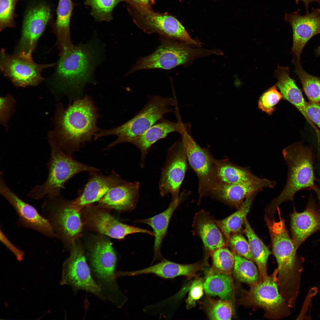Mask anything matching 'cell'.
<instances>
[{
  "instance_id": "d6a6232c",
  "label": "cell",
  "mask_w": 320,
  "mask_h": 320,
  "mask_svg": "<svg viewBox=\"0 0 320 320\" xmlns=\"http://www.w3.org/2000/svg\"><path fill=\"white\" fill-rule=\"evenodd\" d=\"M294 72L300 79L303 90L309 100L320 105V77L312 75L303 68L300 59L294 56Z\"/></svg>"
},
{
  "instance_id": "d6986e66",
  "label": "cell",
  "mask_w": 320,
  "mask_h": 320,
  "mask_svg": "<svg viewBox=\"0 0 320 320\" xmlns=\"http://www.w3.org/2000/svg\"><path fill=\"white\" fill-rule=\"evenodd\" d=\"M276 184L275 181L259 177L246 183L220 185L210 194L238 209L251 194L264 188H273Z\"/></svg>"
},
{
  "instance_id": "74e56055",
  "label": "cell",
  "mask_w": 320,
  "mask_h": 320,
  "mask_svg": "<svg viewBox=\"0 0 320 320\" xmlns=\"http://www.w3.org/2000/svg\"><path fill=\"white\" fill-rule=\"evenodd\" d=\"M277 87L275 85L268 89L261 95L258 101L259 108L269 115L274 111L276 105L283 98Z\"/></svg>"
},
{
  "instance_id": "ffe728a7",
  "label": "cell",
  "mask_w": 320,
  "mask_h": 320,
  "mask_svg": "<svg viewBox=\"0 0 320 320\" xmlns=\"http://www.w3.org/2000/svg\"><path fill=\"white\" fill-rule=\"evenodd\" d=\"M290 219L292 239L297 249L310 235L320 230V211L313 199L303 212L294 211Z\"/></svg>"
},
{
  "instance_id": "f546056e",
  "label": "cell",
  "mask_w": 320,
  "mask_h": 320,
  "mask_svg": "<svg viewBox=\"0 0 320 320\" xmlns=\"http://www.w3.org/2000/svg\"><path fill=\"white\" fill-rule=\"evenodd\" d=\"M204 288L208 295L217 296L223 300H231L233 285L230 275L210 269L204 282Z\"/></svg>"
},
{
  "instance_id": "bcb514c9",
  "label": "cell",
  "mask_w": 320,
  "mask_h": 320,
  "mask_svg": "<svg viewBox=\"0 0 320 320\" xmlns=\"http://www.w3.org/2000/svg\"><path fill=\"white\" fill-rule=\"evenodd\" d=\"M296 3H299V2L300 1H302L304 4L306 11H308L309 5L310 3L313 2H316L318 3L320 0H295Z\"/></svg>"
},
{
  "instance_id": "7a4b0ae2",
  "label": "cell",
  "mask_w": 320,
  "mask_h": 320,
  "mask_svg": "<svg viewBox=\"0 0 320 320\" xmlns=\"http://www.w3.org/2000/svg\"><path fill=\"white\" fill-rule=\"evenodd\" d=\"M104 45L93 38L88 42L71 46L59 53L54 75L57 87L79 95L87 84L94 81V72L103 59Z\"/></svg>"
},
{
  "instance_id": "f6af8a7d",
  "label": "cell",
  "mask_w": 320,
  "mask_h": 320,
  "mask_svg": "<svg viewBox=\"0 0 320 320\" xmlns=\"http://www.w3.org/2000/svg\"><path fill=\"white\" fill-rule=\"evenodd\" d=\"M132 1L142 7L147 8L148 7L151 3V0H125Z\"/></svg>"
},
{
  "instance_id": "ee69618b",
  "label": "cell",
  "mask_w": 320,
  "mask_h": 320,
  "mask_svg": "<svg viewBox=\"0 0 320 320\" xmlns=\"http://www.w3.org/2000/svg\"><path fill=\"white\" fill-rule=\"evenodd\" d=\"M9 97H3L1 98V114H2V120L3 122L7 119L9 115L11 105L9 104L10 101Z\"/></svg>"
},
{
  "instance_id": "60d3db41",
  "label": "cell",
  "mask_w": 320,
  "mask_h": 320,
  "mask_svg": "<svg viewBox=\"0 0 320 320\" xmlns=\"http://www.w3.org/2000/svg\"><path fill=\"white\" fill-rule=\"evenodd\" d=\"M204 282L203 279L200 278L196 279L192 282L186 301L187 309L194 307L196 301L202 296L204 290Z\"/></svg>"
},
{
  "instance_id": "2e32d148",
  "label": "cell",
  "mask_w": 320,
  "mask_h": 320,
  "mask_svg": "<svg viewBox=\"0 0 320 320\" xmlns=\"http://www.w3.org/2000/svg\"><path fill=\"white\" fill-rule=\"evenodd\" d=\"M305 15L300 14V9L286 14L285 20L291 25L293 31L292 53L300 58L302 50L308 41L313 36L320 34V8L311 9Z\"/></svg>"
},
{
  "instance_id": "681fc988",
  "label": "cell",
  "mask_w": 320,
  "mask_h": 320,
  "mask_svg": "<svg viewBox=\"0 0 320 320\" xmlns=\"http://www.w3.org/2000/svg\"><path fill=\"white\" fill-rule=\"evenodd\" d=\"M318 142V152L320 154V135L317 136Z\"/></svg>"
},
{
  "instance_id": "4dcf8cb0",
  "label": "cell",
  "mask_w": 320,
  "mask_h": 320,
  "mask_svg": "<svg viewBox=\"0 0 320 320\" xmlns=\"http://www.w3.org/2000/svg\"><path fill=\"white\" fill-rule=\"evenodd\" d=\"M244 225V232L248 240L252 255L257 265L260 278H265L268 276L267 263L271 252L255 234L247 218L245 220Z\"/></svg>"
},
{
  "instance_id": "7dc6e473",
  "label": "cell",
  "mask_w": 320,
  "mask_h": 320,
  "mask_svg": "<svg viewBox=\"0 0 320 320\" xmlns=\"http://www.w3.org/2000/svg\"><path fill=\"white\" fill-rule=\"evenodd\" d=\"M316 180L320 184V180L317 179ZM314 191L316 192L317 195V197L319 199L320 204V187H319L316 186Z\"/></svg>"
},
{
  "instance_id": "5bb4252c",
  "label": "cell",
  "mask_w": 320,
  "mask_h": 320,
  "mask_svg": "<svg viewBox=\"0 0 320 320\" xmlns=\"http://www.w3.org/2000/svg\"><path fill=\"white\" fill-rule=\"evenodd\" d=\"M0 193L13 207L20 226L34 230L51 238H56L49 222L33 206L26 202L7 185L2 172L0 175Z\"/></svg>"
},
{
  "instance_id": "8992f818",
  "label": "cell",
  "mask_w": 320,
  "mask_h": 320,
  "mask_svg": "<svg viewBox=\"0 0 320 320\" xmlns=\"http://www.w3.org/2000/svg\"><path fill=\"white\" fill-rule=\"evenodd\" d=\"M99 169L76 161L57 148L50 146L47 178L42 184L34 186L27 196L36 200L60 196L65 184L75 175Z\"/></svg>"
},
{
  "instance_id": "277c9868",
  "label": "cell",
  "mask_w": 320,
  "mask_h": 320,
  "mask_svg": "<svg viewBox=\"0 0 320 320\" xmlns=\"http://www.w3.org/2000/svg\"><path fill=\"white\" fill-rule=\"evenodd\" d=\"M176 104L172 98L159 95L149 97L144 106L132 118L116 127L100 129L95 134L94 139L111 135L116 136V139L107 146L106 149L119 144L128 143L163 119L165 114L172 111L174 109L172 107Z\"/></svg>"
},
{
  "instance_id": "d4e9b609",
  "label": "cell",
  "mask_w": 320,
  "mask_h": 320,
  "mask_svg": "<svg viewBox=\"0 0 320 320\" xmlns=\"http://www.w3.org/2000/svg\"><path fill=\"white\" fill-rule=\"evenodd\" d=\"M190 193L187 190L184 191L177 199L172 201L168 208L161 213L149 218L135 221L137 223L147 224L151 226L153 230L155 237L154 260L161 258L160 250L161 245L166 235L171 218L177 208L186 198Z\"/></svg>"
},
{
  "instance_id": "f1b7e54d",
  "label": "cell",
  "mask_w": 320,
  "mask_h": 320,
  "mask_svg": "<svg viewBox=\"0 0 320 320\" xmlns=\"http://www.w3.org/2000/svg\"><path fill=\"white\" fill-rule=\"evenodd\" d=\"M216 177L219 185L243 184L250 182L259 177L249 168L240 167L223 160L215 159Z\"/></svg>"
},
{
  "instance_id": "e0dca14e",
  "label": "cell",
  "mask_w": 320,
  "mask_h": 320,
  "mask_svg": "<svg viewBox=\"0 0 320 320\" xmlns=\"http://www.w3.org/2000/svg\"><path fill=\"white\" fill-rule=\"evenodd\" d=\"M140 184L122 178L111 188L99 201L102 207L121 211H129L135 208L139 198Z\"/></svg>"
},
{
  "instance_id": "d590c367",
  "label": "cell",
  "mask_w": 320,
  "mask_h": 320,
  "mask_svg": "<svg viewBox=\"0 0 320 320\" xmlns=\"http://www.w3.org/2000/svg\"><path fill=\"white\" fill-rule=\"evenodd\" d=\"M122 0H84L91 9L90 14L97 21L109 22L113 19L115 7Z\"/></svg>"
},
{
  "instance_id": "484cf974",
  "label": "cell",
  "mask_w": 320,
  "mask_h": 320,
  "mask_svg": "<svg viewBox=\"0 0 320 320\" xmlns=\"http://www.w3.org/2000/svg\"><path fill=\"white\" fill-rule=\"evenodd\" d=\"M206 260L190 264H182L163 259L148 267L128 271L127 274L129 276H133L152 273L165 279H172L181 276L190 278L195 276L197 272L202 270L206 265Z\"/></svg>"
},
{
  "instance_id": "6da1fadb",
  "label": "cell",
  "mask_w": 320,
  "mask_h": 320,
  "mask_svg": "<svg viewBox=\"0 0 320 320\" xmlns=\"http://www.w3.org/2000/svg\"><path fill=\"white\" fill-rule=\"evenodd\" d=\"M55 133L49 135L50 146L72 156L81 146L90 142L100 129L97 125L99 115L91 98L85 95L77 98L66 108L60 109Z\"/></svg>"
},
{
  "instance_id": "c3c4849f",
  "label": "cell",
  "mask_w": 320,
  "mask_h": 320,
  "mask_svg": "<svg viewBox=\"0 0 320 320\" xmlns=\"http://www.w3.org/2000/svg\"><path fill=\"white\" fill-rule=\"evenodd\" d=\"M315 53L317 55H320V45L316 49Z\"/></svg>"
},
{
  "instance_id": "8fae6325",
  "label": "cell",
  "mask_w": 320,
  "mask_h": 320,
  "mask_svg": "<svg viewBox=\"0 0 320 320\" xmlns=\"http://www.w3.org/2000/svg\"><path fill=\"white\" fill-rule=\"evenodd\" d=\"M32 55L18 53L10 54L2 49L0 57L1 72L16 86L38 84L44 79L41 75L42 71L56 64L37 63L33 61Z\"/></svg>"
},
{
  "instance_id": "9c48e42d",
  "label": "cell",
  "mask_w": 320,
  "mask_h": 320,
  "mask_svg": "<svg viewBox=\"0 0 320 320\" xmlns=\"http://www.w3.org/2000/svg\"><path fill=\"white\" fill-rule=\"evenodd\" d=\"M179 133L187 161L198 179L200 200L204 196L210 194L219 185L215 172V158L207 150L201 148L194 140L189 123L184 124Z\"/></svg>"
},
{
  "instance_id": "4316f807",
  "label": "cell",
  "mask_w": 320,
  "mask_h": 320,
  "mask_svg": "<svg viewBox=\"0 0 320 320\" xmlns=\"http://www.w3.org/2000/svg\"><path fill=\"white\" fill-rule=\"evenodd\" d=\"M275 76L277 79L276 85L279 89L283 98L295 106L313 126V123L306 112V101L295 81L290 77L289 67L278 66L275 71Z\"/></svg>"
},
{
  "instance_id": "7c38bea8",
  "label": "cell",
  "mask_w": 320,
  "mask_h": 320,
  "mask_svg": "<svg viewBox=\"0 0 320 320\" xmlns=\"http://www.w3.org/2000/svg\"><path fill=\"white\" fill-rule=\"evenodd\" d=\"M61 284L70 286L74 292L84 290L106 300L100 286L93 278L84 252L79 247H73L64 263Z\"/></svg>"
},
{
  "instance_id": "cb8c5ba5",
  "label": "cell",
  "mask_w": 320,
  "mask_h": 320,
  "mask_svg": "<svg viewBox=\"0 0 320 320\" xmlns=\"http://www.w3.org/2000/svg\"><path fill=\"white\" fill-rule=\"evenodd\" d=\"M88 222L91 226L100 233L118 239H123L128 234L136 233H145L154 236L153 232L121 223L103 211H96L91 213L88 217Z\"/></svg>"
},
{
  "instance_id": "8d00e7d4",
  "label": "cell",
  "mask_w": 320,
  "mask_h": 320,
  "mask_svg": "<svg viewBox=\"0 0 320 320\" xmlns=\"http://www.w3.org/2000/svg\"><path fill=\"white\" fill-rule=\"evenodd\" d=\"M211 254L212 266L210 269L231 276L235 262L233 253L224 247L216 250Z\"/></svg>"
},
{
  "instance_id": "b9f144b4",
  "label": "cell",
  "mask_w": 320,
  "mask_h": 320,
  "mask_svg": "<svg viewBox=\"0 0 320 320\" xmlns=\"http://www.w3.org/2000/svg\"><path fill=\"white\" fill-rule=\"evenodd\" d=\"M305 108L310 119L320 129V105L309 100L306 101Z\"/></svg>"
},
{
  "instance_id": "3957f363",
  "label": "cell",
  "mask_w": 320,
  "mask_h": 320,
  "mask_svg": "<svg viewBox=\"0 0 320 320\" xmlns=\"http://www.w3.org/2000/svg\"><path fill=\"white\" fill-rule=\"evenodd\" d=\"M282 154L288 168L287 179L281 192L268 205V212L272 214L282 203L292 201L298 191L305 189L314 191L316 186L311 147L300 141L284 148Z\"/></svg>"
},
{
  "instance_id": "603a6c76",
  "label": "cell",
  "mask_w": 320,
  "mask_h": 320,
  "mask_svg": "<svg viewBox=\"0 0 320 320\" xmlns=\"http://www.w3.org/2000/svg\"><path fill=\"white\" fill-rule=\"evenodd\" d=\"M193 232L201 239L207 252L211 254L225 247L222 232L216 220L208 212L202 210L195 215L192 224Z\"/></svg>"
},
{
  "instance_id": "5b68a950",
  "label": "cell",
  "mask_w": 320,
  "mask_h": 320,
  "mask_svg": "<svg viewBox=\"0 0 320 320\" xmlns=\"http://www.w3.org/2000/svg\"><path fill=\"white\" fill-rule=\"evenodd\" d=\"M117 257L111 243L100 239L91 249L88 264L94 279L101 289L106 300L116 307L121 305L126 298L116 282L119 272L116 270Z\"/></svg>"
},
{
  "instance_id": "4fadbf2b",
  "label": "cell",
  "mask_w": 320,
  "mask_h": 320,
  "mask_svg": "<svg viewBox=\"0 0 320 320\" xmlns=\"http://www.w3.org/2000/svg\"><path fill=\"white\" fill-rule=\"evenodd\" d=\"M187 161L185 151L180 139L168 149L161 169L159 188L162 196L170 193L172 201L177 199L187 170Z\"/></svg>"
},
{
  "instance_id": "9a60e30c",
  "label": "cell",
  "mask_w": 320,
  "mask_h": 320,
  "mask_svg": "<svg viewBox=\"0 0 320 320\" xmlns=\"http://www.w3.org/2000/svg\"><path fill=\"white\" fill-rule=\"evenodd\" d=\"M51 15L50 8L44 3L35 5L27 11L23 18L21 37L15 53L32 55Z\"/></svg>"
},
{
  "instance_id": "7402d4cb",
  "label": "cell",
  "mask_w": 320,
  "mask_h": 320,
  "mask_svg": "<svg viewBox=\"0 0 320 320\" xmlns=\"http://www.w3.org/2000/svg\"><path fill=\"white\" fill-rule=\"evenodd\" d=\"M177 122L161 119L140 135L130 140V143L137 147L141 154L140 165L143 168L145 165L146 156L151 147L156 141L165 137L169 134L179 133L183 125L181 119Z\"/></svg>"
},
{
  "instance_id": "1f68e13d",
  "label": "cell",
  "mask_w": 320,
  "mask_h": 320,
  "mask_svg": "<svg viewBox=\"0 0 320 320\" xmlns=\"http://www.w3.org/2000/svg\"><path fill=\"white\" fill-rule=\"evenodd\" d=\"M256 193L247 197L236 212L223 219L216 220L227 240L232 234L238 233L241 229Z\"/></svg>"
},
{
  "instance_id": "30bf717a",
  "label": "cell",
  "mask_w": 320,
  "mask_h": 320,
  "mask_svg": "<svg viewBox=\"0 0 320 320\" xmlns=\"http://www.w3.org/2000/svg\"><path fill=\"white\" fill-rule=\"evenodd\" d=\"M171 39L163 40L153 52L139 60L129 73L145 69H171L195 57L214 53L213 50L194 48Z\"/></svg>"
},
{
  "instance_id": "f35d334b",
  "label": "cell",
  "mask_w": 320,
  "mask_h": 320,
  "mask_svg": "<svg viewBox=\"0 0 320 320\" xmlns=\"http://www.w3.org/2000/svg\"><path fill=\"white\" fill-rule=\"evenodd\" d=\"M19 0H0V30L14 28L15 10Z\"/></svg>"
},
{
  "instance_id": "836d02e7",
  "label": "cell",
  "mask_w": 320,
  "mask_h": 320,
  "mask_svg": "<svg viewBox=\"0 0 320 320\" xmlns=\"http://www.w3.org/2000/svg\"><path fill=\"white\" fill-rule=\"evenodd\" d=\"M233 253L235 262L233 272L236 279L250 286L256 282L259 279L260 274L258 269L254 262Z\"/></svg>"
},
{
  "instance_id": "ba28073f",
  "label": "cell",
  "mask_w": 320,
  "mask_h": 320,
  "mask_svg": "<svg viewBox=\"0 0 320 320\" xmlns=\"http://www.w3.org/2000/svg\"><path fill=\"white\" fill-rule=\"evenodd\" d=\"M41 215L49 222L56 238L64 244L72 243L80 235L83 224L79 211L73 207L71 201L60 195L44 199Z\"/></svg>"
},
{
  "instance_id": "ab89813d",
  "label": "cell",
  "mask_w": 320,
  "mask_h": 320,
  "mask_svg": "<svg viewBox=\"0 0 320 320\" xmlns=\"http://www.w3.org/2000/svg\"><path fill=\"white\" fill-rule=\"evenodd\" d=\"M233 253L255 262L251 252L248 241L238 233L231 235L227 240Z\"/></svg>"
},
{
  "instance_id": "7bdbcfd3",
  "label": "cell",
  "mask_w": 320,
  "mask_h": 320,
  "mask_svg": "<svg viewBox=\"0 0 320 320\" xmlns=\"http://www.w3.org/2000/svg\"><path fill=\"white\" fill-rule=\"evenodd\" d=\"M0 240L2 243L8 249L15 257L17 260L20 261L23 259L24 252L19 248L11 242L0 228Z\"/></svg>"
},
{
  "instance_id": "52a82bcc",
  "label": "cell",
  "mask_w": 320,
  "mask_h": 320,
  "mask_svg": "<svg viewBox=\"0 0 320 320\" xmlns=\"http://www.w3.org/2000/svg\"><path fill=\"white\" fill-rule=\"evenodd\" d=\"M277 274L276 269L271 275L259 278L250 286L249 290H242L239 304L254 311L262 309L264 317L270 319H280L289 315L290 308L279 292Z\"/></svg>"
},
{
  "instance_id": "44dd1931",
  "label": "cell",
  "mask_w": 320,
  "mask_h": 320,
  "mask_svg": "<svg viewBox=\"0 0 320 320\" xmlns=\"http://www.w3.org/2000/svg\"><path fill=\"white\" fill-rule=\"evenodd\" d=\"M143 17L145 25L151 31L158 33L168 39L179 40L189 44L201 46V43L193 39L179 21L174 17L150 12L145 14Z\"/></svg>"
},
{
  "instance_id": "83f0119b",
  "label": "cell",
  "mask_w": 320,
  "mask_h": 320,
  "mask_svg": "<svg viewBox=\"0 0 320 320\" xmlns=\"http://www.w3.org/2000/svg\"><path fill=\"white\" fill-rule=\"evenodd\" d=\"M74 6L72 0L58 1L53 29L59 52L73 45L71 39L70 24Z\"/></svg>"
},
{
  "instance_id": "ac0fdd59",
  "label": "cell",
  "mask_w": 320,
  "mask_h": 320,
  "mask_svg": "<svg viewBox=\"0 0 320 320\" xmlns=\"http://www.w3.org/2000/svg\"><path fill=\"white\" fill-rule=\"evenodd\" d=\"M90 176L81 194L71 201L73 207L79 211L83 208L99 201L112 187L122 179L114 170L104 175L100 170L89 172Z\"/></svg>"
},
{
  "instance_id": "e575fe53",
  "label": "cell",
  "mask_w": 320,
  "mask_h": 320,
  "mask_svg": "<svg viewBox=\"0 0 320 320\" xmlns=\"http://www.w3.org/2000/svg\"><path fill=\"white\" fill-rule=\"evenodd\" d=\"M205 308L211 320H230L234 313V308L231 300H215L207 297Z\"/></svg>"
}]
</instances>
